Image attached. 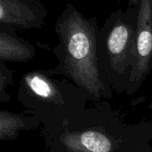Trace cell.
<instances>
[{
  "label": "cell",
  "mask_w": 152,
  "mask_h": 152,
  "mask_svg": "<svg viewBox=\"0 0 152 152\" xmlns=\"http://www.w3.org/2000/svg\"><path fill=\"white\" fill-rule=\"evenodd\" d=\"M99 29L95 16L87 18L67 3L54 24L59 43L53 52L58 64L47 69L52 76H64L94 102L112 97V87L98 60Z\"/></svg>",
  "instance_id": "1"
},
{
  "label": "cell",
  "mask_w": 152,
  "mask_h": 152,
  "mask_svg": "<svg viewBox=\"0 0 152 152\" xmlns=\"http://www.w3.org/2000/svg\"><path fill=\"white\" fill-rule=\"evenodd\" d=\"M138 10L129 0L126 11L112 12L105 20L98 34V60L100 68L118 93L126 92L132 72L134 36Z\"/></svg>",
  "instance_id": "2"
},
{
  "label": "cell",
  "mask_w": 152,
  "mask_h": 152,
  "mask_svg": "<svg viewBox=\"0 0 152 152\" xmlns=\"http://www.w3.org/2000/svg\"><path fill=\"white\" fill-rule=\"evenodd\" d=\"M18 100L34 112L64 114L80 110L89 99L72 82L54 78L45 69H34L21 77Z\"/></svg>",
  "instance_id": "3"
},
{
  "label": "cell",
  "mask_w": 152,
  "mask_h": 152,
  "mask_svg": "<svg viewBox=\"0 0 152 152\" xmlns=\"http://www.w3.org/2000/svg\"><path fill=\"white\" fill-rule=\"evenodd\" d=\"M138 15L134 36L132 72L126 89L127 94L139 90L152 70V0H132Z\"/></svg>",
  "instance_id": "4"
},
{
  "label": "cell",
  "mask_w": 152,
  "mask_h": 152,
  "mask_svg": "<svg viewBox=\"0 0 152 152\" xmlns=\"http://www.w3.org/2000/svg\"><path fill=\"white\" fill-rule=\"evenodd\" d=\"M47 9L39 0H0V24L19 29H42Z\"/></svg>",
  "instance_id": "5"
},
{
  "label": "cell",
  "mask_w": 152,
  "mask_h": 152,
  "mask_svg": "<svg viewBox=\"0 0 152 152\" xmlns=\"http://www.w3.org/2000/svg\"><path fill=\"white\" fill-rule=\"evenodd\" d=\"M59 144L65 152H118L119 140L100 127L78 131H63Z\"/></svg>",
  "instance_id": "6"
},
{
  "label": "cell",
  "mask_w": 152,
  "mask_h": 152,
  "mask_svg": "<svg viewBox=\"0 0 152 152\" xmlns=\"http://www.w3.org/2000/svg\"><path fill=\"white\" fill-rule=\"evenodd\" d=\"M13 27L0 24V61L26 62L35 58V46L16 34Z\"/></svg>",
  "instance_id": "7"
},
{
  "label": "cell",
  "mask_w": 152,
  "mask_h": 152,
  "mask_svg": "<svg viewBox=\"0 0 152 152\" xmlns=\"http://www.w3.org/2000/svg\"><path fill=\"white\" fill-rule=\"evenodd\" d=\"M40 119L27 117L8 110L0 111V141L15 140L20 131L31 130L38 126Z\"/></svg>",
  "instance_id": "8"
},
{
  "label": "cell",
  "mask_w": 152,
  "mask_h": 152,
  "mask_svg": "<svg viewBox=\"0 0 152 152\" xmlns=\"http://www.w3.org/2000/svg\"><path fill=\"white\" fill-rule=\"evenodd\" d=\"M14 71L10 69L5 62L0 61V102L2 103L8 102L11 96L6 93V89L9 86L12 85Z\"/></svg>",
  "instance_id": "9"
},
{
  "label": "cell",
  "mask_w": 152,
  "mask_h": 152,
  "mask_svg": "<svg viewBox=\"0 0 152 152\" xmlns=\"http://www.w3.org/2000/svg\"><path fill=\"white\" fill-rule=\"evenodd\" d=\"M149 109H150V110H152V102H151V104L149 105Z\"/></svg>",
  "instance_id": "10"
},
{
  "label": "cell",
  "mask_w": 152,
  "mask_h": 152,
  "mask_svg": "<svg viewBox=\"0 0 152 152\" xmlns=\"http://www.w3.org/2000/svg\"><path fill=\"white\" fill-rule=\"evenodd\" d=\"M139 152H142V151H139Z\"/></svg>",
  "instance_id": "11"
}]
</instances>
